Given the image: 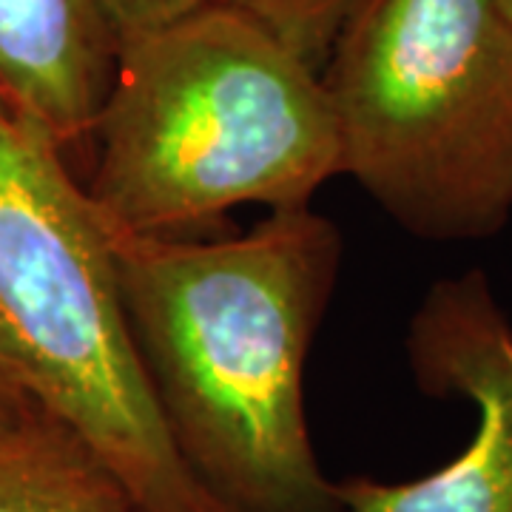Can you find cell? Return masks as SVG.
<instances>
[{
    "label": "cell",
    "instance_id": "cell-4",
    "mask_svg": "<svg viewBox=\"0 0 512 512\" xmlns=\"http://www.w3.org/2000/svg\"><path fill=\"white\" fill-rule=\"evenodd\" d=\"M342 177L413 237L512 220V18L498 0H359L322 66Z\"/></svg>",
    "mask_w": 512,
    "mask_h": 512
},
{
    "label": "cell",
    "instance_id": "cell-6",
    "mask_svg": "<svg viewBox=\"0 0 512 512\" xmlns=\"http://www.w3.org/2000/svg\"><path fill=\"white\" fill-rule=\"evenodd\" d=\"M117 60L106 0H0V103L72 168L92 154Z\"/></svg>",
    "mask_w": 512,
    "mask_h": 512
},
{
    "label": "cell",
    "instance_id": "cell-7",
    "mask_svg": "<svg viewBox=\"0 0 512 512\" xmlns=\"http://www.w3.org/2000/svg\"><path fill=\"white\" fill-rule=\"evenodd\" d=\"M0 512H143L123 481L46 410L0 430Z\"/></svg>",
    "mask_w": 512,
    "mask_h": 512
},
{
    "label": "cell",
    "instance_id": "cell-5",
    "mask_svg": "<svg viewBox=\"0 0 512 512\" xmlns=\"http://www.w3.org/2000/svg\"><path fill=\"white\" fill-rule=\"evenodd\" d=\"M407 362L436 399L478 410L473 441L430 476L336 484L342 512H512V325L481 271L436 282L407 328Z\"/></svg>",
    "mask_w": 512,
    "mask_h": 512
},
{
    "label": "cell",
    "instance_id": "cell-1",
    "mask_svg": "<svg viewBox=\"0 0 512 512\" xmlns=\"http://www.w3.org/2000/svg\"><path fill=\"white\" fill-rule=\"evenodd\" d=\"M103 228L151 390L205 487L234 512H339L305 419L339 228L313 205L208 242Z\"/></svg>",
    "mask_w": 512,
    "mask_h": 512
},
{
    "label": "cell",
    "instance_id": "cell-8",
    "mask_svg": "<svg viewBox=\"0 0 512 512\" xmlns=\"http://www.w3.org/2000/svg\"><path fill=\"white\" fill-rule=\"evenodd\" d=\"M265 26L322 72L330 46L359 0H220Z\"/></svg>",
    "mask_w": 512,
    "mask_h": 512
},
{
    "label": "cell",
    "instance_id": "cell-9",
    "mask_svg": "<svg viewBox=\"0 0 512 512\" xmlns=\"http://www.w3.org/2000/svg\"><path fill=\"white\" fill-rule=\"evenodd\" d=\"M106 3L120 35V46H123V40L154 32L165 23H174L208 6L211 0H106Z\"/></svg>",
    "mask_w": 512,
    "mask_h": 512
},
{
    "label": "cell",
    "instance_id": "cell-2",
    "mask_svg": "<svg viewBox=\"0 0 512 512\" xmlns=\"http://www.w3.org/2000/svg\"><path fill=\"white\" fill-rule=\"evenodd\" d=\"M89 160L97 217L134 234L305 208L342 177L322 72L220 0L123 40Z\"/></svg>",
    "mask_w": 512,
    "mask_h": 512
},
{
    "label": "cell",
    "instance_id": "cell-3",
    "mask_svg": "<svg viewBox=\"0 0 512 512\" xmlns=\"http://www.w3.org/2000/svg\"><path fill=\"white\" fill-rule=\"evenodd\" d=\"M0 362L143 512H234L185 461L72 163L0 103Z\"/></svg>",
    "mask_w": 512,
    "mask_h": 512
},
{
    "label": "cell",
    "instance_id": "cell-11",
    "mask_svg": "<svg viewBox=\"0 0 512 512\" xmlns=\"http://www.w3.org/2000/svg\"><path fill=\"white\" fill-rule=\"evenodd\" d=\"M498 3H501V9H504V12L512 18V0H498Z\"/></svg>",
    "mask_w": 512,
    "mask_h": 512
},
{
    "label": "cell",
    "instance_id": "cell-10",
    "mask_svg": "<svg viewBox=\"0 0 512 512\" xmlns=\"http://www.w3.org/2000/svg\"><path fill=\"white\" fill-rule=\"evenodd\" d=\"M37 410H43V407L32 402V396L20 387L18 379L12 376V370L0 362V430L35 416Z\"/></svg>",
    "mask_w": 512,
    "mask_h": 512
}]
</instances>
